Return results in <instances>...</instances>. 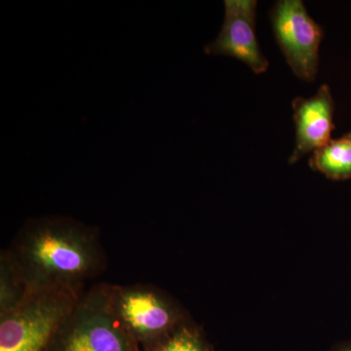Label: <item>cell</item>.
<instances>
[{"label": "cell", "mask_w": 351, "mask_h": 351, "mask_svg": "<svg viewBox=\"0 0 351 351\" xmlns=\"http://www.w3.org/2000/svg\"><path fill=\"white\" fill-rule=\"evenodd\" d=\"M7 250L27 292L59 290L82 297L88 281L107 265L99 230L69 217L29 219Z\"/></svg>", "instance_id": "1"}, {"label": "cell", "mask_w": 351, "mask_h": 351, "mask_svg": "<svg viewBox=\"0 0 351 351\" xmlns=\"http://www.w3.org/2000/svg\"><path fill=\"white\" fill-rule=\"evenodd\" d=\"M110 284L83 293L44 351H142L113 311Z\"/></svg>", "instance_id": "2"}, {"label": "cell", "mask_w": 351, "mask_h": 351, "mask_svg": "<svg viewBox=\"0 0 351 351\" xmlns=\"http://www.w3.org/2000/svg\"><path fill=\"white\" fill-rule=\"evenodd\" d=\"M110 293L117 320L142 350L193 319L175 298L151 284L110 285Z\"/></svg>", "instance_id": "3"}, {"label": "cell", "mask_w": 351, "mask_h": 351, "mask_svg": "<svg viewBox=\"0 0 351 351\" xmlns=\"http://www.w3.org/2000/svg\"><path fill=\"white\" fill-rule=\"evenodd\" d=\"M80 298L59 290L27 293L19 306L0 316V351H44Z\"/></svg>", "instance_id": "4"}, {"label": "cell", "mask_w": 351, "mask_h": 351, "mask_svg": "<svg viewBox=\"0 0 351 351\" xmlns=\"http://www.w3.org/2000/svg\"><path fill=\"white\" fill-rule=\"evenodd\" d=\"M277 45L295 76L314 82L319 71L324 29L309 15L302 0H279L269 12Z\"/></svg>", "instance_id": "5"}, {"label": "cell", "mask_w": 351, "mask_h": 351, "mask_svg": "<svg viewBox=\"0 0 351 351\" xmlns=\"http://www.w3.org/2000/svg\"><path fill=\"white\" fill-rule=\"evenodd\" d=\"M225 16L218 36L206 44L204 53L237 60L253 71L263 75L269 62L261 49L257 34V0H225Z\"/></svg>", "instance_id": "6"}, {"label": "cell", "mask_w": 351, "mask_h": 351, "mask_svg": "<svg viewBox=\"0 0 351 351\" xmlns=\"http://www.w3.org/2000/svg\"><path fill=\"white\" fill-rule=\"evenodd\" d=\"M295 145L288 163L299 162L307 156L324 147L332 140L335 130V100L331 88L320 85L317 92L308 98L297 97L292 101Z\"/></svg>", "instance_id": "7"}, {"label": "cell", "mask_w": 351, "mask_h": 351, "mask_svg": "<svg viewBox=\"0 0 351 351\" xmlns=\"http://www.w3.org/2000/svg\"><path fill=\"white\" fill-rule=\"evenodd\" d=\"M309 167L332 181L351 179V131L311 154Z\"/></svg>", "instance_id": "8"}, {"label": "cell", "mask_w": 351, "mask_h": 351, "mask_svg": "<svg viewBox=\"0 0 351 351\" xmlns=\"http://www.w3.org/2000/svg\"><path fill=\"white\" fill-rule=\"evenodd\" d=\"M24 279L8 250L0 254V316L14 311L27 295Z\"/></svg>", "instance_id": "9"}, {"label": "cell", "mask_w": 351, "mask_h": 351, "mask_svg": "<svg viewBox=\"0 0 351 351\" xmlns=\"http://www.w3.org/2000/svg\"><path fill=\"white\" fill-rule=\"evenodd\" d=\"M142 351H216L203 328L191 319L151 348Z\"/></svg>", "instance_id": "10"}, {"label": "cell", "mask_w": 351, "mask_h": 351, "mask_svg": "<svg viewBox=\"0 0 351 351\" xmlns=\"http://www.w3.org/2000/svg\"><path fill=\"white\" fill-rule=\"evenodd\" d=\"M330 351H351V339L339 341V343L332 346Z\"/></svg>", "instance_id": "11"}]
</instances>
